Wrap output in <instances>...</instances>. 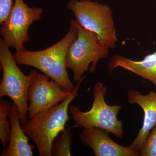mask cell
Listing matches in <instances>:
<instances>
[{
    "instance_id": "obj_1",
    "label": "cell",
    "mask_w": 156,
    "mask_h": 156,
    "mask_svg": "<svg viewBox=\"0 0 156 156\" xmlns=\"http://www.w3.org/2000/svg\"><path fill=\"white\" fill-rule=\"evenodd\" d=\"M66 34L55 44L39 51L24 49L16 51L13 56L18 65L40 70L65 90L72 92L75 87L70 79L66 66V54L70 45L77 37V30L71 20Z\"/></svg>"
},
{
    "instance_id": "obj_2",
    "label": "cell",
    "mask_w": 156,
    "mask_h": 156,
    "mask_svg": "<svg viewBox=\"0 0 156 156\" xmlns=\"http://www.w3.org/2000/svg\"><path fill=\"white\" fill-rule=\"evenodd\" d=\"M86 76L84 75L78 81L71 94L64 100L47 111L36 115L21 126L36 145L40 156H52L53 140L70 119L68 114L70 104L79 96L80 87Z\"/></svg>"
},
{
    "instance_id": "obj_3",
    "label": "cell",
    "mask_w": 156,
    "mask_h": 156,
    "mask_svg": "<svg viewBox=\"0 0 156 156\" xmlns=\"http://www.w3.org/2000/svg\"><path fill=\"white\" fill-rule=\"evenodd\" d=\"M9 48L3 38L0 39V63L3 73L0 97L8 96L13 101L23 125L27 121L29 89L38 73L36 70H32L28 75L24 74L18 67Z\"/></svg>"
},
{
    "instance_id": "obj_4",
    "label": "cell",
    "mask_w": 156,
    "mask_h": 156,
    "mask_svg": "<svg viewBox=\"0 0 156 156\" xmlns=\"http://www.w3.org/2000/svg\"><path fill=\"white\" fill-rule=\"evenodd\" d=\"M77 30V37L70 45L66 54V66L73 71V80H80L84 73L95 72L98 62L107 57L109 49L104 46L96 34L72 19Z\"/></svg>"
},
{
    "instance_id": "obj_5",
    "label": "cell",
    "mask_w": 156,
    "mask_h": 156,
    "mask_svg": "<svg viewBox=\"0 0 156 156\" xmlns=\"http://www.w3.org/2000/svg\"><path fill=\"white\" fill-rule=\"evenodd\" d=\"M106 92V87L101 82H97L94 87V101L89 111L82 112L77 106H69V112L75 122L73 127L101 128L121 139L124 135L123 123L118 119L117 115L122 107L108 105L105 99Z\"/></svg>"
},
{
    "instance_id": "obj_6",
    "label": "cell",
    "mask_w": 156,
    "mask_h": 156,
    "mask_svg": "<svg viewBox=\"0 0 156 156\" xmlns=\"http://www.w3.org/2000/svg\"><path fill=\"white\" fill-rule=\"evenodd\" d=\"M66 8L83 27L97 35L102 44L114 49L118 38L109 6L91 0H70Z\"/></svg>"
},
{
    "instance_id": "obj_7",
    "label": "cell",
    "mask_w": 156,
    "mask_h": 156,
    "mask_svg": "<svg viewBox=\"0 0 156 156\" xmlns=\"http://www.w3.org/2000/svg\"><path fill=\"white\" fill-rule=\"evenodd\" d=\"M43 12L41 8L29 7L23 0H15L9 16L0 27V33L6 44L16 51L25 49L24 44L30 40L29 29L41 19Z\"/></svg>"
},
{
    "instance_id": "obj_8",
    "label": "cell",
    "mask_w": 156,
    "mask_h": 156,
    "mask_svg": "<svg viewBox=\"0 0 156 156\" xmlns=\"http://www.w3.org/2000/svg\"><path fill=\"white\" fill-rule=\"evenodd\" d=\"M44 74L38 73L29 89L28 112L30 119L58 105L72 93L63 89Z\"/></svg>"
},
{
    "instance_id": "obj_9",
    "label": "cell",
    "mask_w": 156,
    "mask_h": 156,
    "mask_svg": "<svg viewBox=\"0 0 156 156\" xmlns=\"http://www.w3.org/2000/svg\"><path fill=\"white\" fill-rule=\"evenodd\" d=\"M109 133L101 128H83L79 136L81 142L91 147L96 156H139L138 151L115 142Z\"/></svg>"
},
{
    "instance_id": "obj_10",
    "label": "cell",
    "mask_w": 156,
    "mask_h": 156,
    "mask_svg": "<svg viewBox=\"0 0 156 156\" xmlns=\"http://www.w3.org/2000/svg\"><path fill=\"white\" fill-rule=\"evenodd\" d=\"M127 94L128 102L138 105L144 112L142 127L129 146L139 151L149 133L156 125V92L151 91L147 95H142L138 91L131 89L128 91Z\"/></svg>"
},
{
    "instance_id": "obj_11",
    "label": "cell",
    "mask_w": 156,
    "mask_h": 156,
    "mask_svg": "<svg viewBox=\"0 0 156 156\" xmlns=\"http://www.w3.org/2000/svg\"><path fill=\"white\" fill-rule=\"evenodd\" d=\"M11 124V134L9 146L1 153V156H32L34 146L30 145L28 136L20 126L17 106L13 103L9 112Z\"/></svg>"
},
{
    "instance_id": "obj_12",
    "label": "cell",
    "mask_w": 156,
    "mask_h": 156,
    "mask_svg": "<svg viewBox=\"0 0 156 156\" xmlns=\"http://www.w3.org/2000/svg\"><path fill=\"white\" fill-rule=\"evenodd\" d=\"M108 66L110 72L116 68H122L148 80L156 88V52L148 54L139 61L115 54L111 58Z\"/></svg>"
},
{
    "instance_id": "obj_13",
    "label": "cell",
    "mask_w": 156,
    "mask_h": 156,
    "mask_svg": "<svg viewBox=\"0 0 156 156\" xmlns=\"http://www.w3.org/2000/svg\"><path fill=\"white\" fill-rule=\"evenodd\" d=\"M73 126L66 125L56 136L53 143L52 156H70L72 143Z\"/></svg>"
},
{
    "instance_id": "obj_14",
    "label": "cell",
    "mask_w": 156,
    "mask_h": 156,
    "mask_svg": "<svg viewBox=\"0 0 156 156\" xmlns=\"http://www.w3.org/2000/svg\"><path fill=\"white\" fill-rule=\"evenodd\" d=\"M11 104L8 101L0 99V139L3 148L7 147V143L10 140L11 124L8 119Z\"/></svg>"
},
{
    "instance_id": "obj_15",
    "label": "cell",
    "mask_w": 156,
    "mask_h": 156,
    "mask_svg": "<svg viewBox=\"0 0 156 156\" xmlns=\"http://www.w3.org/2000/svg\"><path fill=\"white\" fill-rule=\"evenodd\" d=\"M140 156H156V125L152 128L142 148L139 151Z\"/></svg>"
},
{
    "instance_id": "obj_16",
    "label": "cell",
    "mask_w": 156,
    "mask_h": 156,
    "mask_svg": "<svg viewBox=\"0 0 156 156\" xmlns=\"http://www.w3.org/2000/svg\"><path fill=\"white\" fill-rule=\"evenodd\" d=\"M15 0H0V23L5 21L14 4Z\"/></svg>"
}]
</instances>
